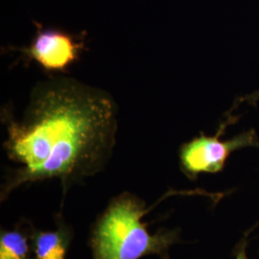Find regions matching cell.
<instances>
[{"label":"cell","instance_id":"obj_1","mask_svg":"<svg viewBox=\"0 0 259 259\" xmlns=\"http://www.w3.org/2000/svg\"><path fill=\"white\" fill-rule=\"evenodd\" d=\"M117 114L108 92L64 75L36 83L19 120L4 107L3 147L19 167L6 174L1 201L22 185L47 180H58L65 194L100 173L115 146Z\"/></svg>","mask_w":259,"mask_h":259},{"label":"cell","instance_id":"obj_2","mask_svg":"<svg viewBox=\"0 0 259 259\" xmlns=\"http://www.w3.org/2000/svg\"><path fill=\"white\" fill-rule=\"evenodd\" d=\"M146 204L137 195L123 192L111 199L91 233L93 259H140L157 255L168 259L170 249L181 241L180 229L151 233L143 217Z\"/></svg>","mask_w":259,"mask_h":259},{"label":"cell","instance_id":"obj_3","mask_svg":"<svg viewBox=\"0 0 259 259\" xmlns=\"http://www.w3.org/2000/svg\"><path fill=\"white\" fill-rule=\"evenodd\" d=\"M229 125L222 123L214 136L201 134L181 145L180 168L186 178L194 181L201 174H216L224 170L234 152L246 148L259 149V137L254 129L240 133L232 139H221L223 131Z\"/></svg>","mask_w":259,"mask_h":259},{"label":"cell","instance_id":"obj_4","mask_svg":"<svg viewBox=\"0 0 259 259\" xmlns=\"http://www.w3.org/2000/svg\"><path fill=\"white\" fill-rule=\"evenodd\" d=\"M36 33L25 47H11L20 53V60L29 65L32 62L51 76L67 73L87 50V33H69L61 28L45 26L37 21Z\"/></svg>","mask_w":259,"mask_h":259},{"label":"cell","instance_id":"obj_5","mask_svg":"<svg viewBox=\"0 0 259 259\" xmlns=\"http://www.w3.org/2000/svg\"><path fill=\"white\" fill-rule=\"evenodd\" d=\"M72 239V228L61 217L56 220L52 231L32 227V259H66Z\"/></svg>","mask_w":259,"mask_h":259},{"label":"cell","instance_id":"obj_6","mask_svg":"<svg viewBox=\"0 0 259 259\" xmlns=\"http://www.w3.org/2000/svg\"><path fill=\"white\" fill-rule=\"evenodd\" d=\"M32 227L1 230L0 259H32Z\"/></svg>","mask_w":259,"mask_h":259},{"label":"cell","instance_id":"obj_7","mask_svg":"<svg viewBox=\"0 0 259 259\" xmlns=\"http://www.w3.org/2000/svg\"><path fill=\"white\" fill-rule=\"evenodd\" d=\"M248 244H249L248 238L242 237L240 242L236 246L234 259H250L248 257V254H247V246H248Z\"/></svg>","mask_w":259,"mask_h":259},{"label":"cell","instance_id":"obj_8","mask_svg":"<svg viewBox=\"0 0 259 259\" xmlns=\"http://www.w3.org/2000/svg\"><path fill=\"white\" fill-rule=\"evenodd\" d=\"M257 227H259V222L256 223V224H255V225H254V226H253V227H252V228H251V229H250V230H249V231H248V232H246V233H245V234H244V236H243V237H246V238H249V235H250V233H251V232H253V231H254V230H256V228H257Z\"/></svg>","mask_w":259,"mask_h":259}]
</instances>
